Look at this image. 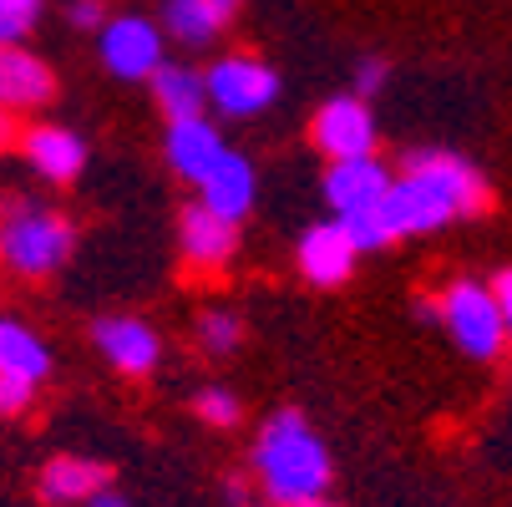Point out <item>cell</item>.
Returning <instances> with one entry per match:
<instances>
[{"label":"cell","instance_id":"obj_1","mask_svg":"<svg viewBox=\"0 0 512 507\" xmlns=\"http://www.w3.org/2000/svg\"><path fill=\"white\" fill-rule=\"evenodd\" d=\"M487 208V183L482 173L457 158V153H406V173L391 178L386 198L376 203L381 224L391 239H406V234H431L452 219H472V213Z\"/></svg>","mask_w":512,"mask_h":507},{"label":"cell","instance_id":"obj_2","mask_svg":"<svg viewBox=\"0 0 512 507\" xmlns=\"http://www.w3.org/2000/svg\"><path fill=\"white\" fill-rule=\"evenodd\" d=\"M254 462H259L264 492L279 507H295L330 487V452L300 411H274L264 421L259 442H254Z\"/></svg>","mask_w":512,"mask_h":507},{"label":"cell","instance_id":"obj_3","mask_svg":"<svg viewBox=\"0 0 512 507\" xmlns=\"http://www.w3.org/2000/svg\"><path fill=\"white\" fill-rule=\"evenodd\" d=\"M71 249H77V229H71L66 213L41 208L31 198H16L0 208V264L11 274L46 279L71 259Z\"/></svg>","mask_w":512,"mask_h":507},{"label":"cell","instance_id":"obj_4","mask_svg":"<svg viewBox=\"0 0 512 507\" xmlns=\"http://www.w3.org/2000/svg\"><path fill=\"white\" fill-rule=\"evenodd\" d=\"M442 325L452 330V340L472 355V360H492L502 350V310L492 300V289L477 284V279H457L442 300Z\"/></svg>","mask_w":512,"mask_h":507},{"label":"cell","instance_id":"obj_5","mask_svg":"<svg viewBox=\"0 0 512 507\" xmlns=\"http://www.w3.org/2000/svg\"><path fill=\"white\" fill-rule=\"evenodd\" d=\"M203 97L224 117H259L279 97V77L254 56H224L203 77Z\"/></svg>","mask_w":512,"mask_h":507},{"label":"cell","instance_id":"obj_6","mask_svg":"<svg viewBox=\"0 0 512 507\" xmlns=\"http://www.w3.org/2000/svg\"><path fill=\"white\" fill-rule=\"evenodd\" d=\"M102 61L122 82L153 77L158 61H163V31L142 16H117V21L102 26Z\"/></svg>","mask_w":512,"mask_h":507},{"label":"cell","instance_id":"obj_7","mask_svg":"<svg viewBox=\"0 0 512 507\" xmlns=\"http://www.w3.org/2000/svg\"><path fill=\"white\" fill-rule=\"evenodd\" d=\"M310 137L330 158H360V153H376V117L360 97H335L315 112Z\"/></svg>","mask_w":512,"mask_h":507},{"label":"cell","instance_id":"obj_8","mask_svg":"<svg viewBox=\"0 0 512 507\" xmlns=\"http://www.w3.org/2000/svg\"><path fill=\"white\" fill-rule=\"evenodd\" d=\"M391 188V173L376 153H360V158H335L325 173V198L335 213H360V208H376Z\"/></svg>","mask_w":512,"mask_h":507},{"label":"cell","instance_id":"obj_9","mask_svg":"<svg viewBox=\"0 0 512 507\" xmlns=\"http://www.w3.org/2000/svg\"><path fill=\"white\" fill-rule=\"evenodd\" d=\"M56 97L51 66L21 46H0V112H31Z\"/></svg>","mask_w":512,"mask_h":507},{"label":"cell","instance_id":"obj_10","mask_svg":"<svg viewBox=\"0 0 512 507\" xmlns=\"http://www.w3.org/2000/svg\"><path fill=\"white\" fill-rule=\"evenodd\" d=\"M178 224H183V229H178L183 259H188L193 269H224V264L234 259V249H239V224H234V219H218L213 208L193 203V208H183Z\"/></svg>","mask_w":512,"mask_h":507},{"label":"cell","instance_id":"obj_11","mask_svg":"<svg viewBox=\"0 0 512 507\" xmlns=\"http://www.w3.org/2000/svg\"><path fill=\"white\" fill-rule=\"evenodd\" d=\"M92 340L102 345V355L112 360V366H117L122 376H148V371L158 366V355H163V345H158L153 325L127 320V315L97 320V325H92Z\"/></svg>","mask_w":512,"mask_h":507},{"label":"cell","instance_id":"obj_12","mask_svg":"<svg viewBox=\"0 0 512 507\" xmlns=\"http://www.w3.org/2000/svg\"><path fill=\"white\" fill-rule=\"evenodd\" d=\"M355 244L345 239V229L340 224H315V229H305V239H300V274L310 279V284H320V289H330V284H345L350 279V269H355Z\"/></svg>","mask_w":512,"mask_h":507},{"label":"cell","instance_id":"obj_13","mask_svg":"<svg viewBox=\"0 0 512 507\" xmlns=\"http://www.w3.org/2000/svg\"><path fill=\"white\" fill-rule=\"evenodd\" d=\"M26 158L46 183H77L87 168V142L71 127H31L26 132Z\"/></svg>","mask_w":512,"mask_h":507},{"label":"cell","instance_id":"obj_14","mask_svg":"<svg viewBox=\"0 0 512 507\" xmlns=\"http://www.w3.org/2000/svg\"><path fill=\"white\" fill-rule=\"evenodd\" d=\"M224 153L229 148H224V137H218V127L208 117H178V122H168V163H173L178 178H193L198 183Z\"/></svg>","mask_w":512,"mask_h":507},{"label":"cell","instance_id":"obj_15","mask_svg":"<svg viewBox=\"0 0 512 507\" xmlns=\"http://www.w3.org/2000/svg\"><path fill=\"white\" fill-rule=\"evenodd\" d=\"M198 188H203V208H213L218 219H244V213L254 208V168H249V158H239V153H224L203 178H198Z\"/></svg>","mask_w":512,"mask_h":507},{"label":"cell","instance_id":"obj_16","mask_svg":"<svg viewBox=\"0 0 512 507\" xmlns=\"http://www.w3.org/2000/svg\"><path fill=\"white\" fill-rule=\"evenodd\" d=\"M0 376H21L31 386H41L51 376V350L21 320H0Z\"/></svg>","mask_w":512,"mask_h":507},{"label":"cell","instance_id":"obj_17","mask_svg":"<svg viewBox=\"0 0 512 507\" xmlns=\"http://www.w3.org/2000/svg\"><path fill=\"white\" fill-rule=\"evenodd\" d=\"M107 467L102 462H87V457H56L41 467V497L46 502H87L107 487Z\"/></svg>","mask_w":512,"mask_h":507},{"label":"cell","instance_id":"obj_18","mask_svg":"<svg viewBox=\"0 0 512 507\" xmlns=\"http://www.w3.org/2000/svg\"><path fill=\"white\" fill-rule=\"evenodd\" d=\"M148 82H153V97H158V107L168 112V122H178V117H203L208 97H203V77H198V71L173 66V61H158V71H153Z\"/></svg>","mask_w":512,"mask_h":507},{"label":"cell","instance_id":"obj_19","mask_svg":"<svg viewBox=\"0 0 512 507\" xmlns=\"http://www.w3.org/2000/svg\"><path fill=\"white\" fill-rule=\"evenodd\" d=\"M163 21H168V31H173L183 46H208V41L218 36V26H224V21L213 16L208 0H168Z\"/></svg>","mask_w":512,"mask_h":507},{"label":"cell","instance_id":"obj_20","mask_svg":"<svg viewBox=\"0 0 512 507\" xmlns=\"http://www.w3.org/2000/svg\"><path fill=\"white\" fill-rule=\"evenodd\" d=\"M340 229H345V239L355 244V254H371V249H386V244H396V239L386 234V224H381V213H376V208L340 213Z\"/></svg>","mask_w":512,"mask_h":507},{"label":"cell","instance_id":"obj_21","mask_svg":"<svg viewBox=\"0 0 512 507\" xmlns=\"http://www.w3.org/2000/svg\"><path fill=\"white\" fill-rule=\"evenodd\" d=\"M198 340H203L208 355H229V350H239L244 325H239L234 315H224V310H208V315L198 320Z\"/></svg>","mask_w":512,"mask_h":507},{"label":"cell","instance_id":"obj_22","mask_svg":"<svg viewBox=\"0 0 512 507\" xmlns=\"http://www.w3.org/2000/svg\"><path fill=\"white\" fill-rule=\"evenodd\" d=\"M193 411L208 421V426H239V401L229 396V391H218V386H208V391H198V401H193Z\"/></svg>","mask_w":512,"mask_h":507},{"label":"cell","instance_id":"obj_23","mask_svg":"<svg viewBox=\"0 0 512 507\" xmlns=\"http://www.w3.org/2000/svg\"><path fill=\"white\" fill-rule=\"evenodd\" d=\"M31 26H36V6H16V0H0V46H16Z\"/></svg>","mask_w":512,"mask_h":507},{"label":"cell","instance_id":"obj_24","mask_svg":"<svg viewBox=\"0 0 512 507\" xmlns=\"http://www.w3.org/2000/svg\"><path fill=\"white\" fill-rule=\"evenodd\" d=\"M36 401V386L21 376H0V416H26Z\"/></svg>","mask_w":512,"mask_h":507},{"label":"cell","instance_id":"obj_25","mask_svg":"<svg viewBox=\"0 0 512 507\" xmlns=\"http://www.w3.org/2000/svg\"><path fill=\"white\" fill-rule=\"evenodd\" d=\"M381 87H386V61H376V56L360 61V66H355V97L365 102V97H376Z\"/></svg>","mask_w":512,"mask_h":507},{"label":"cell","instance_id":"obj_26","mask_svg":"<svg viewBox=\"0 0 512 507\" xmlns=\"http://www.w3.org/2000/svg\"><path fill=\"white\" fill-rule=\"evenodd\" d=\"M487 289H492V300H497V310H502V330L512 335V269H502Z\"/></svg>","mask_w":512,"mask_h":507},{"label":"cell","instance_id":"obj_27","mask_svg":"<svg viewBox=\"0 0 512 507\" xmlns=\"http://www.w3.org/2000/svg\"><path fill=\"white\" fill-rule=\"evenodd\" d=\"M71 26H82V31L102 26V0H71Z\"/></svg>","mask_w":512,"mask_h":507},{"label":"cell","instance_id":"obj_28","mask_svg":"<svg viewBox=\"0 0 512 507\" xmlns=\"http://www.w3.org/2000/svg\"><path fill=\"white\" fill-rule=\"evenodd\" d=\"M208 6H213V16H218V21H234V11L244 6V0H208Z\"/></svg>","mask_w":512,"mask_h":507},{"label":"cell","instance_id":"obj_29","mask_svg":"<svg viewBox=\"0 0 512 507\" xmlns=\"http://www.w3.org/2000/svg\"><path fill=\"white\" fill-rule=\"evenodd\" d=\"M416 315L421 320H442V305H436V300H416Z\"/></svg>","mask_w":512,"mask_h":507},{"label":"cell","instance_id":"obj_30","mask_svg":"<svg viewBox=\"0 0 512 507\" xmlns=\"http://www.w3.org/2000/svg\"><path fill=\"white\" fill-rule=\"evenodd\" d=\"M87 502H92V507H127V502H122V497H112V492H107V487H102V492H97V497H87Z\"/></svg>","mask_w":512,"mask_h":507},{"label":"cell","instance_id":"obj_31","mask_svg":"<svg viewBox=\"0 0 512 507\" xmlns=\"http://www.w3.org/2000/svg\"><path fill=\"white\" fill-rule=\"evenodd\" d=\"M224 497H229L234 507H249V502H244V482H229V487H224Z\"/></svg>","mask_w":512,"mask_h":507},{"label":"cell","instance_id":"obj_32","mask_svg":"<svg viewBox=\"0 0 512 507\" xmlns=\"http://www.w3.org/2000/svg\"><path fill=\"white\" fill-rule=\"evenodd\" d=\"M295 507H335V502H330V497L320 492V497H305V502H295Z\"/></svg>","mask_w":512,"mask_h":507},{"label":"cell","instance_id":"obj_33","mask_svg":"<svg viewBox=\"0 0 512 507\" xmlns=\"http://www.w3.org/2000/svg\"><path fill=\"white\" fill-rule=\"evenodd\" d=\"M11 137V122H6V112H0V142H6Z\"/></svg>","mask_w":512,"mask_h":507},{"label":"cell","instance_id":"obj_34","mask_svg":"<svg viewBox=\"0 0 512 507\" xmlns=\"http://www.w3.org/2000/svg\"><path fill=\"white\" fill-rule=\"evenodd\" d=\"M16 6H41V0H16Z\"/></svg>","mask_w":512,"mask_h":507}]
</instances>
